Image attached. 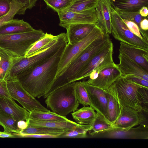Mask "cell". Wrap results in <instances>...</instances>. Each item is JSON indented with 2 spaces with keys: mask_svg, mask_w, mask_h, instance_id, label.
I'll return each mask as SVG.
<instances>
[{
  "mask_svg": "<svg viewBox=\"0 0 148 148\" xmlns=\"http://www.w3.org/2000/svg\"><path fill=\"white\" fill-rule=\"evenodd\" d=\"M114 9L130 12L138 11L143 7H148V0H110Z\"/></svg>",
  "mask_w": 148,
  "mask_h": 148,
  "instance_id": "cell-22",
  "label": "cell"
},
{
  "mask_svg": "<svg viewBox=\"0 0 148 148\" xmlns=\"http://www.w3.org/2000/svg\"><path fill=\"white\" fill-rule=\"evenodd\" d=\"M91 125V131H92L90 134L92 136L95 134L109 130L114 127L112 123L97 112L96 117Z\"/></svg>",
  "mask_w": 148,
  "mask_h": 148,
  "instance_id": "cell-30",
  "label": "cell"
},
{
  "mask_svg": "<svg viewBox=\"0 0 148 148\" xmlns=\"http://www.w3.org/2000/svg\"><path fill=\"white\" fill-rule=\"evenodd\" d=\"M17 121L8 114L0 111V125L4 131L16 133L20 131L17 127Z\"/></svg>",
  "mask_w": 148,
  "mask_h": 148,
  "instance_id": "cell-35",
  "label": "cell"
},
{
  "mask_svg": "<svg viewBox=\"0 0 148 148\" xmlns=\"http://www.w3.org/2000/svg\"><path fill=\"white\" fill-rule=\"evenodd\" d=\"M141 86L122 75L107 89L114 95L121 105L142 113L143 109L138 97V89Z\"/></svg>",
  "mask_w": 148,
  "mask_h": 148,
  "instance_id": "cell-6",
  "label": "cell"
},
{
  "mask_svg": "<svg viewBox=\"0 0 148 148\" xmlns=\"http://www.w3.org/2000/svg\"><path fill=\"white\" fill-rule=\"evenodd\" d=\"M114 9L122 19L135 23L138 25L140 30V23L142 20L146 17H143L141 16L139 14V11L130 12L123 11L118 9Z\"/></svg>",
  "mask_w": 148,
  "mask_h": 148,
  "instance_id": "cell-36",
  "label": "cell"
},
{
  "mask_svg": "<svg viewBox=\"0 0 148 148\" xmlns=\"http://www.w3.org/2000/svg\"><path fill=\"white\" fill-rule=\"evenodd\" d=\"M75 90L76 97L79 103L84 106L92 107L97 112L102 116L98 110L92 104L82 82H75Z\"/></svg>",
  "mask_w": 148,
  "mask_h": 148,
  "instance_id": "cell-29",
  "label": "cell"
},
{
  "mask_svg": "<svg viewBox=\"0 0 148 148\" xmlns=\"http://www.w3.org/2000/svg\"><path fill=\"white\" fill-rule=\"evenodd\" d=\"M59 34L54 36L46 33L45 36L36 42L27 52L25 57H28L54 44L57 40Z\"/></svg>",
  "mask_w": 148,
  "mask_h": 148,
  "instance_id": "cell-25",
  "label": "cell"
},
{
  "mask_svg": "<svg viewBox=\"0 0 148 148\" xmlns=\"http://www.w3.org/2000/svg\"><path fill=\"white\" fill-rule=\"evenodd\" d=\"M27 9L25 3L17 0H13L9 12L0 18V27L5 23L13 19L16 14H24Z\"/></svg>",
  "mask_w": 148,
  "mask_h": 148,
  "instance_id": "cell-28",
  "label": "cell"
},
{
  "mask_svg": "<svg viewBox=\"0 0 148 148\" xmlns=\"http://www.w3.org/2000/svg\"><path fill=\"white\" fill-rule=\"evenodd\" d=\"M23 3H25L27 9H31L34 7L38 0H17Z\"/></svg>",
  "mask_w": 148,
  "mask_h": 148,
  "instance_id": "cell-44",
  "label": "cell"
},
{
  "mask_svg": "<svg viewBox=\"0 0 148 148\" xmlns=\"http://www.w3.org/2000/svg\"><path fill=\"white\" fill-rule=\"evenodd\" d=\"M119 105L120 115L113 123L114 127L127 130L146 121V118L142 113L131 108L121 105L120 103Z\"/></svg>",
  "mask_w": 148,
  "mask_h": 148,
  "instance_id": "cell-12",
  "label": "cell"
},
{
  "mask_svg": "<svg viewBox=\"0 0 148 148\" xmlns=\"http://www.w3.org/2000/svg\"><path fill=\"white\" fill-rule=\"evenodd\" d=\"M97 24L91 23L71 24L63 27L66 29L68 43L73 44L82 40L87 36Z\"/></svg>",
  "mask_w": 148,
  "mask_h": 148,
  "instance_id": "cell-17",
  "label": "cell"
},
{
  "mask_svg": "<svg viewBox=\"0 0 148 148\" xmlns=\"http://www.w3.org/2000/svg\"><path fill=\"white\" fill-rule=\"evenodd\" d=\"M68 42L45 62L17 76L23 87L35 98L43 96L51 89L56 79L58 64Z\"/></svg>",
  "mask_w": 148,
  "mask_h": 148,
  "instance_id": "cell-1",
  "label": "cell"
},
{
  "mask_svg": "<svg viewBox=\"0 0 148 148\" xmlns=\"http://www.w3.org/2000/svg\"><path fill=\"white\" fill-rule=\"evenodd\" d=\"M138 97L143 108V112L148 113V88L143 86L138 90Z\"/></svg>",
  "mask_w": 148,
  "mask_h": 148,
  "instance_id": "cell-38",
  "label": "cell"
},
{
  "mask_svg": "<svg viewBox=\"0 0 148 148\" xmlns=\"http://www.w3.org/2000/svg\"><path fill=\"white\" fill-rule=\"evenodd\" d=\"M123 76L125 79L132 82L143 87L148 88V81L140 77L132 75Z\"/></svg>",
  "mask_w": 148,
  "mask_h": 148,
  "instance_id": "cell-41",
  "label": "cell"
},
{
  "mask_svg": "<svg viewBox=\"0 0 148 148\" xmlns=\"http://www.w3.org/2000/svg\"><path fill=\"white\" fill-rule=\"evenodd\" d=\"M113 45L110 44L90 59L84 65L75 79V82L85 78L89 75L93 70L100 68L103 69L116 65L113 58Z\"/></svg>",
  "mask_w": 148,
  "mask_h": 148,
  "instance_id": "cell-9",
  "label": "cell"
},
{
  "mask_svg": "<svg viewBox=\"0 0 148 148\" xmlns=\"http://www.w3.org/2000/svg\"><path fill=\"white\" fill-rule=\"evenodd\" d=\"M122 75L116 64L102 71L96 79H89L86 81L90 84L106 90Z\"/></svg>",
  "mask_w": 148,
  "mask_h": 148,
  "instance_id": "cell-15",
  "label": "cell"
},
{
  "mask_svg": "<svg viewBox=\"0 0 148 148\" xmlns=\"http://www.w3.org/2000/svg\"><path fill=\"white\" fill-rule=\"evenodd\" d=\"M47 7L56 12L66 9L74 0H43Z\"/></svg>",
  "mask_w": 148,
  "mask_h": 148,
  "instance_id": "cell-37",
  "label": "cell"
},
{
  "mask_svg": "<svg viewBox=\"0 0 148 148\" xmlns=\"http://www.w3.org/2000/svg\"><path fill=\"white\" fill-rule=\"evenodd\" d=\"M111 6L110 0H99L95 8L97 24L105 33L109 34L111 33Z\"/></svg>",
  "mask_w": 148,
  "mask_h": 148,
  "instance_id": "cell-18",
  "label": "cell"
},
{
  "mask_svg": "<svg viewBox=\"0 0 148 148\" xmlns=\"http://www.w3.org/2000/svg\"><path fill=\"white\" fill-rule=\"evenodd\" d=\"M14 59L0 48V79L6 81Z\"/></svg>",
  "mask_w": 148,
  "mask_h": 148,
  "instance_id": "cell-31",
  "label": "cell"
},
{
  "mask_svg": "<svg viewBox=\"0 0 148 148\" xmlns=\"http://www.w3.org/2000/svg\"><path fill=\"white\" fill-rule=\"evenodd\" d=\"M0 138H16V136L13 133L6 132L0 131Z\"/></svg>",
  "mask_w": 148,
  "mask_h": 148,
  "instance_id": "cell-46",
  "label": "cell"
},
{
  "mask_svg": "<svg viewBox=\"0 0 148 148\" xmlns=\"http://www.w3.org/2000/svg\"><path fill=\"white\" fill-rule=\"evenodd\" d=\"M34 29L28 23L23 19H13L5 23L0 27V35L22 33Z\"/></svg>",
  "mask_w": 148,
  "mask_h": 148,
  "instance_id": "cell-21",
  "label": "cell"
},
{
  "mask_svg": "<svg viewBox=\"0 0 148 148\" xmlns=\"http://www.w3.org/2000/svg\"><path fill=\"white\" fill-rule=\"evenodd\" d=\"M82 82L92 104L106 118L108 103L107 90L90 84L86 81H83Z\"/></svg>",
  "mask_w": 148,
  "mask_h": 148,
  "instance_id": "cell-14",
  "label": "cell"
},
{
  "mask_svg": "<svg viewBox=\"0 0 148 148\" xmlns=\"http://www.w3.org/2000/svg\"><path fill=\"white\" fill-rule=\"evenodd\" d=\"M0 111L14 119L17 121H27L29 112L18 106L12 98L0 97Z\"/></svg>",
  "mask_w": 148,
  "mask_h": 148,
  "instance_id": "cell-19",
  "label": "cell"
},
{
  "mask_svg": "<svg viewBox=\"0 0 148 148\" xmlns=\"http://www.w3.org/2000/svg\"><path fill=\"white\" fill-rule=\"evenodd\" d=\"M16 138H59V135H41L34 134H28L22 133L20 131L16 133H13Z\"/></svg>",
  "mask_w": 148,
  "mask_h": 148,
  "instance_id": "cell-39",
  "label": "cell"
},
{
  "mask_svg": "<svg viewBox=\"0 0 148 148\" xmlns=\"http://www.w3.org/2000/svg\"><path fill=\"white\" fill-rule=\"evenodd\" d=\"M111 41L109 34H104L92 42L72 61L63 73L56 79L44 97H47L58 88L74 82L77 76L84 65L93 56L107 47Z\"/></svg>",
  "mask_w": 148,
  "mask_h": 148,
  "instance_id": "cell-2",
  "label": "cell"
},
{
  "mask_svg": "<svg viewBox=\"0 0 148 148\" xmlns=\"http://www.w3.org/2000/svg\"><path fill=\"white\" fill-rule=\"evenodd\" d=\"M75 82L60 86L46 98L45 103L53 112L65 116L78 109L79 103L75 90Z\"/></svg>",
  "mask_w": 148,
  "mask_h": 148,
  "instance_id": "cell-4",
  "label": "cell"
},
{
  "mask_svg": "<svg viewBox=\"0 0 148 148\" xmlns=\"http://www.w3.org/2000/svg\"><path fill=\"white\" fill-rule=\"evenodd\" d=\"M140 14L142 16L146 17L148 14V7L144 6L141 8L139 11Z\"/></svg>",
  "mask_w": 148,
  "mask_h": 148,
  "instance_id": "cell-47",
  "label": "cell"
},
{
  "mask_svg": "<svg viewBox=\"0 0 148 148\" xmlns=\"http://www.w3.org/2000/svg\"><path fill=\"white\" fill-rule=\"evenodd\" d=\"M41 29L16 34L0 35V48L14 59L25 57L32 45L45 35Z\"/></svg>",
  "mask_w": 148,
  "mask_h": 148,
  "instance_id": "cell-3",
  "label": "cell"
},
{
  "mask_svg": "<svg viewBox=\"0 0 148 148\" xmlns=\"http://www.w3.org/2000/svg\"><path fill=\"white\" fill-rule=\"evenodd\" d=\"M119 51L148 72V50L121 42Z\"/></svg>",
  "mask_w": 148,
  "mask_h": 148,
  "instance_id": "cell-20",
  "label": "cell"
},
{
  "mask_svg": "<svg viewBox=\"0 0 148 148\" xmlns=\"http://www.w3.org/2000/svg\"><path fill=\"white\" fill-rule=\"evenodd\" d=\"M99 0H74L66 9L74 12H80L95 9Z\"/></svg>",
  "mask_w": 148,
  "mask_h": 148,
  "instance_id": "cell-34",
  "label": "cell"
},
{
  "mask_svg": "<svg viewBox=\"0 0 148 148\" xmlns=\"http://www.w3.org/2000/svg\"><path fill=\"white\" fill-rule=\"evenodd\" d=\"M0 97L12 98L8 89L6 81L1 79H0Z\"/></svg>",
  "mask_w": 148,
  "mask_h": 148,
  "instance_id": "cell-43",
  "label": "cell"
},
{
  "mask_svg": "<svg viewBox=\"0 0 148 148\" xmlns=\"http://www.w3.org/2000/svg\"><path fill=\"white\" fill-rule=\"evenodd\" d=\"M111 9V33L114 38L121 42L148 50V41L140 38L131 32L112 6Z\"/></svg>",
  "mask_w": 148,
  "mask_h": 148,
  "instance_id": "cell-8",
  "label": "cell"
},
{
  "mask_svg": "<svg viewBox=\"0 0 148 148\" xmlns=\"http://www.w3.org/2000/svg\"><path fill=\"white\" fill-rule=\"evenodd\" d=\"M26 121L28 125L43 126L64 130H69L79 124L71 120L67 121H46L28 119Z\"/></svg>",
  "mask_w": 148,
  "mask_h": 148,
  "instance_id": "cell-23",
  "label": "cell"
},
{
  "mask_svg": "<svg viewBox=\"0 0 148 148\" xmlns=\"http://www.w3.org/2000/svg\"><path fill=\"white\" fill-rule=\"evenodd\" d=\"M122 20L128 29L131 32L140 38L145 40L142 36L139 28L136 23L125 19H122Z\"/></svg>",
  "mask_w": 148,
  "mask_h": 148,
  "instance_id": "cell-40",
  "label": "cell"
},
{
  "mask_svg": "<svg viewBox=\"0 0 148 148\" xmlns=\"http://www.w3.org/2000/svg\"><path fill=\"white\" fill-rule=\"evenodd\" d=\"M92 107L84 106L71 114L73 119L79 124L91 125L96 115V112Z\"/></svg>",
  "mask_w": 148,
  "mask_h": 148,
  "instance_id": "cell-24",
  "label": "cell"
},
{
  "mask_svg": "<svg viewBox=\"0 0 148 148\" xmlns=\"http://www.w3.org/2000/svg\"><path fill=\"white\" fill-rule=\"evenodd\" d=\"M17 126L20 131H21L26 129L28 127V124L26 121L20 120L17 122Z\"/></svg>",
  "mask_w": 148,
  "mask_h": 148,
  "instance_id": "cell-45",
  "label": "cell"
},
{
  "mask_svg": "<svg viewBox=\"0 0 148 148\" xmlns=\"http://www.w3.org/2000/svg\"><path fill=\"white\" fill-rule=\"evenodd\" d=\"M67 130L43 126L28 125L26 129L20 131L28 134L59 135Z\"/></svg>",
  "mask_w": 148,
  "mask_h": 148,
  "instance_id": "cell-32",
  "label": "cell"
},
{
  "mask_svg": "<svg viewBox=\"0 0 148 148\" xmlns=\"http://www.w3.org/2000/svg\"><path fill=\"white\" fill-rule=\"evenodd\" d=\"M6 82L11 97L18 101L29 112L50 111L26 91L17 80H9Z\"/></svg>",
  "mask_w": 148,
  "mask_h": 148,
  "instance_id": "cell-10",
  "label": "cell"
},
{
  "mask_svg": "<svg viewBox=\"0 0 148 148\" xmlns=\"http://www.w3.org/2000/svg\"><path fill=\"white\" fill-rule=\"evenodd\" d=\"M108 103L106 118L112 124L120 115V105L114 95L108 89Z\"/></svg>",
  "mask_w": 148,
  "mask_h": 148,
  "instance_id": "cell-26",
  "label": "cell"
},
{
  "mask_svg": "<svg viewBox=\"0 0 148 148\" xmlns=\"http://www.w3.org/2000/svg\"><path fill=\"white\" fill-rule=\"evenodd\" d=\"M104 33L97 24L89 34L82 40L73 44L67 43L60 58L56 79L63 73L72 61L87 46Z\"/></svg>",
  "mask_w": 148,
  "mask_h": 148,
  "instance_id": "cell-7",
  "label": "cell"
},
{
  "mask_svg": "<svg viewBox=\"0 0 148 148\" xmlns=\"http://www.w3.org/2000/svg\"><path fill=\"white\" fill-rule=\"evenodd\" d=\"M60 20L59 25L63 27L71 24L91 23L97 24V19L95 9L80 12L65 10L57 12Z\"/></svg>",
  "mask_w": 148,
  "mask_h": 148,
  "instance_id": "cell-11",
  "label": "cell"
},
{
  "mask_svg": "<svg viewBox=\"0 0 148 148\" xmlns=\"http://www.w3.org/2000/svg\"><path fill=\"white\" fill-rule=\"evenodd\" d=\"M117 66L122 75H132L148 81V72L133 60L119 52Z\"/></svg>",
  "mask_w": 148,
  "mask_h": 148,
  "instance_id": "cell-16",
  "label": "cell"
},
{
  "mask_svg": "<svg viewBox=\"0 0 148 148\" xmlns=\"http://www.w3.org/2000/svg\"><path fill=\"white\" fill-rule=\"evenodd\" d=\"M97 134L100 135L98 136L110 138L147 139L148 126L143 123L137 127H133L127 130L113 127L109 130Z\"/></svg>",
  "mask_w": 148,
  "mask_h": 148,
  "instance_id": "cell-13",
  "label": "cell"
},
{
  "mask_svg": "<svg viewBox=\"0 0 148 148\" xmlns=\"http://www.w3.org/2000/svg\"><path fill=\"white\" fill-rule=\"evenodd\" d=\"M29 119L46 121H70L65 116L60 115L50 111H35L32 112H29Z\"/></svg>",
  "mask_w": 148,
  "mask_h": 148,
  "instance_id": "cell-27",
  "label": "cell"
},
{
  "mask_svg": "<svg viewBox=\"0 0 148 148\" xmlns=\"http://www.w3.org/2000/svg\"><path fill=\"white\" fill-rule=\"evenodd\" d=\"M91 125L79 124L75 128L68 130L60 135L59 138H86L87 132L91 131Z\"/></svg>",
  "mask_w": 148,
  "mask_h": 148,
  "instance_id": "cell-33",
  "label": "cell"
},
{
  "mask_svg": "<svg viewBox=\"0 0 148 148\" xmlns=\"http://www.w3.org/2000/svg\"><path fill=\"white\" fill-rule=\"evenodd\" d=\"M63 44V41L59 39L53 45L30 56L14 59L6 81L16 79L18 75L45 62L53 56Z\"/></svg>",
  "mask_w": 148,
  "mask_h": 148,
  "instance_id": "cell-5",
  "label": "cell"
},
{
  "mask_svg": "<svg viewBox=\"0 0 148 148\" xmlns=\"http://www.w3.org/2000/svg\"><path fill=\"white\" fill-rule=\"evenodd\" d=\"M13 0H0V18L9 11Z\"/></svg>",
  "mask_w": 148,
  "mask_h": 148,
  "instance_id": "cell-42",
  "label": "cell"
}]
</instances>
